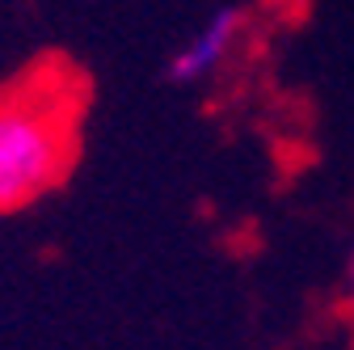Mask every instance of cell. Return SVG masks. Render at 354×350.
<instances>
[{
	"instance_id": "cell-2",
	"label": "cell",
	"mask_w": 354,
	"mask_h": 350,
	"mask_svg": "<svg viewBox=\"0 0 354 350\" xmlns=\"http://www.w3.org/2000/svg\"><path fill=\"white\" fill-rule=\"evenodd\" d=\"M241 34H245V13L241 9H232V5L215 9L211 17H203L190 30V38L182 42V47L169 55L165 76L173 84H186V89H190V84H207L211 76H219V68L236 55Z\"/></svg>"
},
{
	"instance_id": "cell-3",
	"label": "cell",
	"mask_w": 354,
	"mask_h": 350,
	"mask_svg": "<svg viewBox=\"0 0 354 350\" xmlns=\"http://www.w3.org/2000/svg\"><path fill=\"white\" fill-rule=\"evenodd\" d=\"M346 291H350V304H354V253H350V266H346Z\"/></svg>"
},
{
	"instance_id": "cell-1",
	"label": "cell",
	"mask_w": 354,
	"mask_h": 350,
	"mask_svg": "<svg viewBox=\"0 0 354 350\" xmlns=\"http://www.w3.org/2000/svg\"><path fill=\"white\" fill-rule=\"evenodd\" d=\"M84 84L64 64H38L0 84V215L64 186L80 148Z\"/></svg>"
}]
</instances>
